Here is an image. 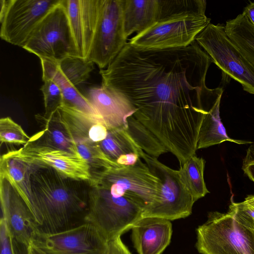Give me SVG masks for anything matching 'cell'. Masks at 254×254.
Returning <instances> with one entry per match:
<instances>
[{
    "mask_svg": "<svg viewBox=\"0 0 254 254\" xmlns=\"http://www.w3.org/2000/svg\"><path fill=\"white\" fill-rule=\"evenodd\" d=\"M212 63L195 40L187 47L166 49L128 42L99 73L101 85L128 100L134 118L181 167L195 155L204 117L222 97V88L205 84Z\"/></svg>",
    "mask_w": 254,
    "mask_h": 254,
    "instance_id": "cell-1",
    "label": "cell"
},
{
    "mask_svg": "<svg viewBox=\"0 0 254 254\" xmlns=\"http://www.w3.org/2000/svg\"><path fill=\"white\" fill-rule=\"evenodd\" d=\"M72 180L51 167L34 166L31 184L35 221L40 231L55 233L85 222L87 198Z\"/></svg>",
    "mask_w": 254,
    "mask_h": 254,
    "instance_id": "cell-2",
    "label": "cell"
},
{
    "mask_svg": "<svg viewBox=\"0 0 254 254\" xmlns=\"http://www.w3.org/2000/svg\"><path fill=\"white\" fill-rule=\"evenodd\" d=\"M158 21L131 38L129 43L145 49L189 46L209 23L204 0H159Z\"/></svg>",
    "mask_w": 254,
    "mask_h": 254,
    "instance_id": "cell-3",
    "label": "cell"
},
{
    "mask_svg": "<svg viewBox=\"0 0 254 254\" xmlns=\"http://www.w3.org/2000/svg\"><path fill=\"white\" fill-rule=\"evenodd\" d=\"M196 231L200 254H254V227L243 223L230 209L209 212Z\"/></svg>",
    "mask_w": 254,
    "mask_h": 254,
    "instance_id": "cell-4",
    "label": "cell"
},
{
    "mask_svg": "<svg viewBox=\"0 0 254 254\" xmlns=\"http://www.w3.org/2000/svg\"><path fill=\"white\" fill-rule=\"evenodd\" d=\"M89 184L108 190L114 196H127L143 210L158 199L162 186L160 179L140 158L132 165L92 174Z\"/></svg>",
    "mask_w": 254,
    "mask_h": 254,
    "instance_id": "cell-5",
    "label": "cell"
},
{
    "mask_svg": "<svg viewBox=\"0 0 254 254\" xmlns=\"http://www.w3.org/2000/svg\"><path fill=\"white\" fill-rule=\"evenodd\" d=\"M142 212L143 208L127 196L116 197L108 190L91 187L85 221L94 225L108 242L131 229Z\"/></svg>",
    "mask_w": 254,
    "mask_h": 254,
    "instance_id": "cell-6",
    "label": "cell"
},
{
    "mask_svg": "<svg viewBox=\"0 0 254 254\" xmlns=\"http://www.w3.org/2000/svg\"><path fill=\"white\" fill-rule=\"evenodd\" d=\"M139 155L162 182L158 199L143 210L142 217H158L172 221L190 216L196 200L179 170L171 169L141 149Z\"/></svg>",
    "mask_w": 254,
    "mask_h": 254,
    "instance_id": "cell-7",
    "label": "cell"
},
{
    "mask_svg": "<svg viewBox=\"0 0 254 254\" xmlns=\"http://www.w3.org/2000/svg\"><path fill=\"white\" fill-rule=\"evenodd\" d=\"M23 48L40 59L56 62L68 56L78 57L62 0L38 24Z\"/></svg>",
    "mask_w": 254,
    "mask_h": 254,
    "instance_id": "cell-8",
    "label": "cell"
},
{
    "mask_svg": "<svg viewBox=\"0 0 254 254\" xmlns=\"http://www.w3.org/2000/svg\"><path fill=\"white\" fill-rule=\"evenodd\" d=\"M195 41L224 74L238 82L244 91L254 95V68L228 37L225 26L210 23Z\"/></svg>",
    "mask_w": 254,
    "mask_h": 254,
    "instance_id": "cell-9",
    "label": "cell"
},
{
    "mask_svg": "<svg viewBox=\"0 0 254 254\" xmlns=\"http://www.w3.org/2000/svg\"><path fill=\"white\" fill-rule=\"evenodd\" d=\"M123 21V0H102L87 59L106 68L127 43Z\"/></svg>",
    "mask_w": 254,
    "mask_h": 254,
    "instance_id": "cell-10",
    "label": "cell"
},
{
    "mask_svg": "<svg viewBox=\"0 0 254 254\" xmlns=\"http://www.w3.org/2000/svg\"><path fill=\"white\" fill-rule=\"evenodd\" d=\"M61 1L1 0V38L23 48L38 24Z\"/></svg>",
    "mask_w": 254,
    "mask_h": 254,
    "instance_id": "cell-11",
    "label": "cell"
},
{
    "mask_svg": "<svg viewBox=\"0 0 254 254\" xmlns=\"http://www.w3.org/2000/svg\"><path fill=\"white\" fill-rule=\"evenodd\" d=\"M6 153L33 166L51 167L75 181L89 182L92 178L89 165L79 154L51 146L34 136L23 147Z\"/></svg>",
    "mask_w": 254,
    "mask_h": 254,
    "instance_id": "cell-12",
    "label": "cell"
},
{
    "mask_svg": "<svg viewBox=\"0 0 254 254\" xmlns=\"http://www.w3.org/2000/svg\"><path fill=\"white\" fill-rule=\"evenodd\" d=\"M32 244L47 254H107L108 247L107 240L88 222L55 233L39 230Z\"/></svg>",
    "mask_w": 254,
    "mask_h": 254,
    "instance_id": "cell-13",
    "label": "cell"
},
{
    "mask_svg": "<svg viewBox=\"0 0 254 254\" xmlns=\"http://www.w3.org/2000/svg\"><path fill=\"white\" fill-rule=\"evenodd\" d=\"M1 216L8 226L13 239L26 247L33 241L39 230L28 207L5 180L0 179Z\"/></svg>",
    "mask_w": 254,
    "mask_h": 254,
    "instance_id": "cell-14",
    "label": "cell"
},
{
    "mask_svg": "<svg viewBox=\"0 0 254 254\" xmlns=\"http://www.w3.org/2000/svg\"><path fill=\"white\" fill-rule=\"evenodd\" d=\"M102 0H62L68 17L78 57L87 59Z\"/></svg>",
    "mask_w": 254,
    "mask_h": 254,
    "instance_id": "cell-15",
    "label": "cell"
},
{
    "mask_svg": "<svg viewBox=\"0 0 254 254\" xmlns=\"http://www.w3.org/2000/svg\"><path fill=\"white\" fill-rule=\"evenodd\" d=\"M87 98L108 130L127 128L135 109L123 95L101 85L91 88Z\"/></svg>",
    "mask_w": 254,
    "mask_h": 254,
    "instance_id": "cell-16",
    "label": "cell"
},
{
    "mask_svg": "<svg viewBox=\"0 0 254 254\" xmlns=\"http://www.w3.org/2000/svg\"><path fill=\"white\" fill-rule=\"evenodd\" d=\"M131 238L138 254H161L172 235L170 220L153 217H141L131 228Z\"/></svg>",
    "mask_w": 254,
    "mask_h": 254,
    "instance_id": "cell-17",
    "label": "cell"
},
{
    "mask_svg": "<svg viewBox=\"0 0 254 254\" xmlns=\"http://www.w3.org/2000/svg\"><path fill=\"white\" fill-rule=\"evenodd\" d=\"M58 110L75 143L90 141L98 143L106 138L108 129L102 120L64 105Z\"/></svg>",
    "mask_w": 254,
    "mask_h": 254,
    "instance_id": "cell-18",
    "label": "cell"
},
{
    "mask_svg": "<svg viewBox=\"0 0 254 254\" xmlns=\"http://www.w3.org/2000/svg\"><path fill=\"white\" fill-rule=\"evenodd\" d=\"M33 168L34 166L7 153L0 157V179L6 180L11 186L25 202L35 220V208L31 184V174Z\"/></svg>",
    "mask_w": 254,
    "mask_h": 254,
    "instance_id": "cell-19",
    "label": "cell"
},
{
    "mask_svg": "<svg viewBox=\"0 0 254 254\" xmlns=\"http://www.w3.org/2000/svg\"><path fill=\"white\" fill-rule=\"evenodd\" d=\"M159 0H123L124 31L127 38L133 33L139 34L158 20Z\"/></svg>",
    "mask_w": 254,
    "mask_h": 254,
    "instance_id": "cell-20",
    "label": "cell"
},
{
    "mask_svg": "<svg viewBox=\"0 0 254 254\" xmlns=\"http://www.w3.org/2000/svg\"><path fill=\"white\" fill-rule=\"evenodd\" d=\"M40 60L43 81L52 80L58 85L63 94L64 105L76 109L102 120L87 98L82 95L62 73L56 62L45 59Z\"/></svg>",
    "mask_w": 254,
    "mask_h": 254,
    "instance_id": "cell-21",
    "label": "cell"
},
{
    "mask_svg": "<svg viewBox=\"0 0 254 254\" xmlns=\"http://www.w3.org/2000/svg\"><path fill=\"white\" fill-rule=\"evenodd\" d=\"M221 99L218 100L205 115L199 129L197 149L205 148L224 141L233 142L238 144H251L252 142L231 138L220 117Z\"/></svg>",
    "mask_w": 254,
    "mask_h": 254,
    "instance_id": "cell-22",
    "label": "cell"
},
{
    "mask_svg": "<svg viewBox=\"0 0 254 254\" xmlns=\"http://www.w3.org/2000/svg\"><path fill=\"white\" fill-rule=\"evenodd\" d=\"M36 119L43 124L40 133L47 144L75 154H79L76 144L62 122L58 110L49 117L37 115Z\"/></svg>",
    "mask_w": 254,
    "mask_h": 254,
    "instance_id": "cell-23",
    "label": "cell"
},
{
    "mask_svg": "<svg viewBox=\"0 0 254 254\" xmlns=\"http://www.w3.org/2000/svg\"><path fill=\"white\" fill-rule=\"evenodd\" d=\"M226 34L254 68V26L244 13L226 22Z\"/></svg>",
    "mask_w": 254,
    "mask_h": 254,
    "instance_id": "cell-24",
    "label": "cell"
},
{
    "mask_svg": "<svg viewBox=\"0 0 254 254\" xmlns=\"http://www.w3.org/2000/svg\"><path fill=\"white\" fill-rule=\"evenodd\" d=\"M98 144L106 155L120 167L126 156L131 154H139L141 149L126 129L108 130L106 138Z\"/></svg>",
    "mask_w": 254,
    "mask_h": 254,
    "instance_id": "cell-25",
    "label": "cell"
},
{
    "mask_svg": "<svg viewBox=\"0 0 254 254\" xmlns=\"http://www.w3.org/2000/svg\"><path fill=\"white\" fill-rule=\"evenodd\" d=\"M205 160L196 155L191 156L180 167L181 176L196 201L209 191L204 180Z\"/></svg>",
    "mask_w": 254,
    "mask_h": 254,
    "instance_id": "cell-26",
    "label": "cell"
},
{
    "mask_svg": "<svg viewBox=\"0 0 254 254\" xmlns=\"http://www.w3.org/2000/svg\"><path fill=\"white\" fill-rule=\"evenodd\" d=\"M56 63L62 73L74 86L86 81L94 69L93 62L77 56H68Z\"/></svg>",
    "mask_w": 254,
    "mask_h": 254,
    "instance_id": "cell-27",
    "label": "cell"
},
{
    "mask_svg": "<svg viewBox=\"0 0 254 254\" xmlns=\"http://www.w3.org/2000/svg\"><path fill=\"white\" fill-rule=\"evenodd\" d=\"M75 144L79 155L87 162L91 170L93 169L92 174L120 167L106 155L98 143L82 141Z\"/></svg>",
    "mask_w": 254,
    "mask_h": 254,
    "instance_id": "cell-28",
    "label": "cell"
},
{
    "mask_svg": "<svg viewBox=\"0 0 254 254\" xmlns=\"http://www.w3.org/2000/svg\"><path fill=\"white\" fill-rule=\"evenodd\" d=\"M30 137L21 127L9 117L0 120V141L7 143L25 145L30 140Z\"/></svg>",
    "mask_w": 254,
    "mask_h": 254,
    "instance_id": "cell-29",
    "label": "cell"
},
{
    "mask_svg": "<svg viewBox=\"0 0 254 254\" xmlns=\"http://www.w3.org/2000/svg\"><path fill=\"white\" fill-rule=\"evenodd\" d=\"M40 90L43 93L45 106V117H49L64 105V98L58 85L53 80L43 81Z\"/></svg>",
    "mask_w": 254,
    "mask_h": 254,
    "instance_id": "cell-30",
    "label": "cell"
},
{
    "mask_svg": "<svg viewBox=\"0 0 254 254\" xmlns=\"http://www.w3.org/2000/svg\"><path fill=\"white\" fill-rule=\"evenodd\" d=\"M229 209L238 216L254 226V195H249L241 202H234L231 199Z\"/></svg>",
    "mask_w": 254,
    "mask_h": 254,
    "instance_id": "cell-31",
    "label": "cell"
},
{
    "mask_svg": "<svg viewBox=\"0 0 254 254\" xmlns=\"http://www.w3.org/2000/svg\"><path fill=\"white\" fill-rule=\"evenodd\" d=\"M13 237L6 221L0 220V254H13Z\"/></svg>",
    "mask_w": 254,
    "mask_h": 254,
    "instance_id": "cell-32",
    "label": "cell"
},
{
    "mask_svg": "<svg viewBox=\"0 0 254 254\" xmlns=\"http://www.w3.org/2000/svg\"><path fill=\"white\" fill-rule=\"evenodd\" d=\"M242 170L249 178L254 182V145L248 148L243 160Z\"/></svg>",
    "mask_w": 254,
    "mask_h": 254,
    "instance_id": "cell-33",
    "label": "cell"
},
{
    "mask_svg": "<svg viewBox=\"0 0 254 254\" xmlns=\"http://www.w3.org/2000/svg\"><path fill=\"white\" fill-rule=\"evenodd\" d=\"M107 254H131L123 243L121 236L108 242Z\"/></svg>",
    "mask_w": 254,
    "mask_h": 254,
    "instance_id": "cell-34",
    "label": "cell"
},
{
    "mask_svg": "<svg viewBox=\"0 0 254 254\" xmlns=\"http://www.w3.org/2000/svg\"><path fill=\"white\" fill-rule=\"evenodd\" d=\"M244 13L254 26V1H251L245 8Z\"/></svg>",
    "mask_w": 254,
    "mask_h": 254,
    "instance_id": "cell-35",
    "label": "cell"
},
{
    "mask_svg": "<svg viewBox=\"0 0 254 254\" xmlns=\"http://www.w3.org/2000/svg\"><path fill=\"white\" fill-rule=\"evenodd\" d=\"M26 252L27 254H47L32 244L26 248Z\"/></svg>",
    "mask_w": 254,
    "mask_h": 254,
    "instance_id": "cell-36",
    "label": "cell"
},
{
    "mask_svg": "<svg viewBox=\"0 0 254 254\" xmlns=\"http://www.w3.org/2000/svg\"><path fill=\"white\" fill-rule=\"evenodd\" d=\"M12 250H13V254H16L15 251L13 250V246H12Z\"/></svg>",
    "mask_w": 254,
    "mask_h": 254,
    "instance_id": "cell-37",
    "label": "cell"
}]
</instances>
